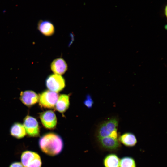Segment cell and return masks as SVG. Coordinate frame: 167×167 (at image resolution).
Returning <instances> with one entry per match:
<instances>
[{
	"label": "cell",
	"instance_id": "cell-7",
	"mask_svg": "<svg viewBox=\"0 0 167 167\" xmlns=\"http://www.w3.org/2000/svg\"><path fill=\"white\" fill-rule=\"evenodd\" d=\"M41 122L46 128L53 129L57 124V118L56 114L52 110H48L42 113L40 115Z\"/></svg>",
	"mask_w": 167,
	"mask_h": 167
},
{
	"label": "cell",
	"instance_id": "cell-16",
	"mask_svg": "<svg viewBox=\"0 0 167 167\" xmlns=\"http://www.w3.org/2000/svg\"><path fill=\"white\" fill-rule=\"evenodd\" d=\"M85 105L88 108H91L93 105V101L91 96L88 95L84 101Z\"/></svg>",
	"mask_w": 167,
	"mask_h": 167
},
{
	"label": "cell",
	"instance_id": "cell-17",
	"mask_svg": "<svg viewBox=\"0 0 167 167\" xmlns=\"http://www.w3.org/2000/svg\"><path fill=\"white\" fill-rule=\"evenodd\" d=\"M9 167H24L22 163L19 162H15L11 163Z\"/></svg>",
	"mask_w": 167,
	"mask_h": 167
},
{
	"label": "cell",
	"instance_id": "cell-14",
	"mask_svg": "<svg viewBox=\"0 0 167 167\" xmlns=\"http://www.w3.org/2000/svg\"><path fill=\"white\" fill-rule=\"evenodd\" d=\"M10 133L11 136L18 139L23 138L26 134L24 125L18 122L15 123L11 126Z\"/></svg>",
	"mask_w": 167,
	"mask_h": 167
},
{
	"label": "cell",
	"instance_id": "cell-9",
	"mask_svg": "<svg viewBox=\"0 0 167 167\" xmlns=\"http://www.w3.org/2000/svg\"><path fill=\"white\" fill-rule=\"evenodd\" d=\"M20 99L24 104L30 107L38 101L39 96L32 91H25L21 92Z\"/></svg>",
	"mask_w": 167,
	"mask_h": 167
},
{
	"label": "cell",
	"instance_id": "cell-2",
	"mask_svg": "<svg viewBox=\"0 0 167 167\" xmlns=\"http://www.w3.org/2000/svg\"><path fill=\"white\" fill-rule=\"evenodd\" d=\"M119 121L118 118L114 116L101 123L96 131V139L109 137L119 139L120 135L118 131Z\"/></svg>",
	"mask_w": 167,
	"mask_h": 167
},
{
	"label": "cell",
	"instance_id": "cell-10",
	"mask_svg": "<svg viewBox=\"0 0 167 167\" xmlns=\"http://www.w3.org/2000/svg\"><path fill=\"white\" fill-rule=\"evenodd\" d=\"M50 69L54 74L62 75L67 70L68 65L65 60L62 58L54 59L51 62Z\"/></svg>",
	"mask_w": 167,
	"mask_h": 167
},
{
	"label": "cell",
	"instance_id": "cell-12",
	"mask_svg": "<svg viewBox=\"0 0 167 167\" xmlns=\"http://www.w3.org/2000/svg\"><path fill=\"white\" fill-rule=\"evenodd\" d=\"M69 95L62 94L58 96L55 107L59 112L63 113L68 109L70 105Z\"/></svg>",
	"mask_w": 167,
	"mask_h": 167
},
{
	"label": "cell",
	"instance_id": "cell-3",
	"mask_svg": "<svg viewBox=\"0 0 167 167\" xmlns=\"http://www.w3.org/2000/svg\"><path fill=\"white\" fill-rule=\"evenodd\" d=\"M21 161L24 167H41L40 156L33 151L27 150L23 152L21 155Z\"/></svg>",
	"mask_w": 167,
	"mask_h": 167
},
{
	"label": "cell",
	"instance_id": "cell-8",
	"mask_svg": "<svg viewBox=\"0 0 167 167\" xmlns=\"http://www.w3.org/2000/svg\"><path fill=\"white\" fill-rule=\"evenodd\" d=\"M37 28L43 36L49 37L53 36L55 32V28L53 23L47 20H40L37 24Z\"/></svg>",
	"mask_w": 167,
	"mask_h": 167
},
{
	"label": "cell",
	"instance_id": "cell-18",
	"mask_svg": "<svg viewBox=\"0 0 167 167\" xmlns=\"http://www.w3.org/2000/svg\"><path fill=\"white\" fill-rule=\"evenodd\" d=\"M166 6L165 8V9H164V14H165V16L166 17V16H167V9H166Z\"/></svg>",
	"mask_w": 167,
	"mask_h": 167
},
{
	"label": "cell",
	"instance_id": "cell-5",
	"mask_svg": "<svg viewBox=\"0 0 167 167\" xmlns=\"http://www.w3.org/2000/svg\"><path fill=\"white\" fill-rule=\"evenodd\" d=\"M45 84L49 90L57 93L64 88L65 81L64 78L61 75L53 74L47 77L46 79Z\"/></svg>",
	"mask_w": 167,
	"mask_h": 167
},
{
	"label": "cell",
	"instance_id": "cell-4",
	"mask_svg": "<svg viewBox=\"0 0 167 167\" xmlns=\"http://www.w3.org/2000/svg\"><path fill=\"white\" fill-rule=\"evenodd\" d=\"M58 96L57 92L49 90L45 91L39 96V105L41 108H54Z\"/></svg>",
	"mask_w": 167,
	"mask_h": 167
},
{
	"label": "cell",
	"instance_id": "cell-6",
	"mask_svg": "<svg viewBox=\"0 0 167 167\" xmlns=\"http://www.w3.org/2000/svg\"><path fill=\"white\" fill-rule=\"evenodd\" d=\"M23 125L26 133L31 137H36L40 135V128L37 120L34 118L27 116L24 119Z\"/></svg>",
	"mask_w": 167,
	"mask_h": 167
},
{
	"label": "cell",
	"instance_id": "cell-11",
	"mask_svg": "<svg viewBox=\"0 0 167 167\" xmlns=\"http://www.w3.org/2000/svg\"><path fill=\"white\" fill-rule=\"evenodd\" d=\"M119 139L121 144L128 148L135 146L137 143V139L135 135L130 132H125L120 135Z\"/></svg>",
	"mask_w": 167,
	"mask_h": 167
},
{
	"label": "cell",
	"instance_id": "cell-1",
	"mask_svg": "<svg viewBox=\"0 0 167 167\" xmlns=\"http://www.w3.org/2000/svg\"><path fill=\"white\" fill-rule=\"evenodd\" d=\"M39 146L44 153L50 156L60 153L63 148V142L61 137L54 133H48L42 136L39 141Z\"/></svg>",
	"mask_w": 167,
	"mask_h": 167
},
{
	"label": "cell",
	"instance_id": "cell-13",
	"mask_svg": "<svg viewBox=\"0 0 167 167\" xmlns=\"http://www.w3.org/2000/svg\"><path fill=\"white\" fill-rule=\"evenodd\" d=\"M120 158L114 152L107 155L103 160L104 167H119Z\"/></svg>",
	"mask_w": 167,
	"mask_h": 167
},
{
	"label": "cell",
	"instance_id": "cell-15",
	"mask_svg": "<svg viewBox=\"0 0 167 167\" xmlns=\"http://www.w3.org/2000/svg\"><path fill=\"white\" fill-rule=\"evenodd\" d=\"M119 167H137L135 160L132 157L125 156L120 158Z\"/></svg>",
	"mask_w": 167,
	"mask_h": 167
}]
</instances>
